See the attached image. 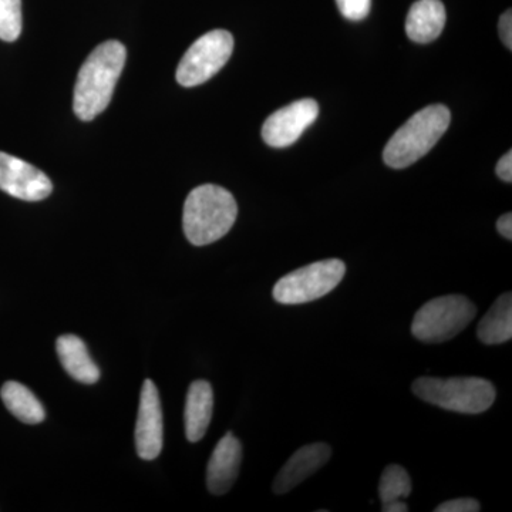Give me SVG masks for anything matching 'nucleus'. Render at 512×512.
I'll return each mask as SVG.
<instances>
[{
    "mask_svg": "<svg viewBox=\"0 0 512 512\" xmlns=\"http://www.w3.org/2000/svg\"><path fill=\"white\" fill-rule=\"evenodd\" d=\"M126 57V47L117 40L101 43L87 57L74 87V113L80 120H93L107 109Z\"/></svg>",
    "mask_w": 512,
    "mask_h": 512,
    "instance_id": "obj_1",
    "label": "nucleus"
},
{
    "mask_svg": "<svg viewBox=\"0 0 512 512\" xmlns=\"http://www.w3.org/2000/svg\"><path fill=\"white\" fill-rule=\"evenodd\" d=\"M238 205L234 195L220 185L194 188L184 204L185 237L195 247H204L225 237L237 221Z\"/></svg>",
    "mask_w": 512,
    "mask_h": 512,
    "instance_id": "obj_2",
    "label": "nucleus"
},
{
    "mask_svg": "<svg viewBox=\"0 0 512 512\" xmlns=\"http://www.w3.org/2000/svg\"><path fill=\"white\" fill-rule=\"evenodd\" d=\"M450 121V110L443 104L424 107L390 138L384 147V163L397 170L417 163L439 143Z\"/></svg>",
    "mask_w": 512,
    "mask_h": 512,
    "instance_id": "obj_3",
    "label": "nucleus"
},
{
    "mask_svg": "<svg viewBox=\"0 0 512 512\" xmlns=\"http://www.w3.org/2000/svg\"><path fill=\"white\" fill-rule=\"evenodd\" d=\"M413 393L423 402L463 414L487 412L497 397L494 384L481 377H419L414 380Z\"/></svg>",
    "mask_w": 512,
    "mask_h": 512,
    "instance_id": "obj_4",
    "label": "nucleus"
},
{
    "mask_svg": "<svg viewBox=\"0 0 512 512\" xmlns=\"http://www.w3.org/2000/svg\"><path fill=\"white\" fill-rule=\"evenodd\" d=\"M477 308L463 295L431 299L414 315L412 333L424 343H443L456 338L473 322Z\"/></svg>",
    "mask_w": 512,
    "mask_h": 512,
    "instance_id": "obj_5",
    "label": "nucleus"
},
{
    "mask_svg": "<svg viewBox=\"0 0 512 512\" xmlns=\"http://www.w3.org/2000/svg\"><path fill=\"white\" fill-rule=\"evenodd\" d=\"M345 274V262L340 259H325L296 269L279 279L272 295L282 305L313 302L336 289Z\"/></svg>",
    "mask_w": 512,
    "mask_h": 512,
    "instance_id": "obj_6",
    "label": "nucleus"
},
{
    "mask_svg": "<svg viewBox=\"0 0 512 512\" xmlns=\"http://www.w3.org/2000/svg\"><path fill=\"white\" fill-rule=\"evenodd\" d=\"M234 50V37L227 30H212L187 50L177 69V82L195 87L208 82L227 64Z\"/></svg>",
    "mask_w": 512,
    "mask_h": 512,
    "instance_id": "obj_7",
    "label": "nucleus"
},
{
    "mask_svg": "<svg viewBox=\"0 0 512 512\" xmlns=\"http://www.w3.org/2000/svg\"><path fill=\"white\" fill-rule=\"evenodd\" d=\"M319 116V104L313 99H303L275 111L262 127V138L268 146L285 148L292 146L315 123Z\"/></svg>",
    "mask_w": 512,
    "mask_h": 512,
    "instance_id": "obj_8",
    "label": "nucleus"
},
{
    "mask_svg": "<svg viewBox=\"0 0 512 512\" xmlns=\"http://www.w3.org/2000/svg\"><path fill=\"white\" fill-rule=\"evenodd\" d=\"M134 437L138 457L151 461L160 456L164 444L163 409L156 384L150 379L141 389Z\"/></svg>",
    "mask_w": 512,
    "mask_h": 512,
    "instance_id": "obj_9",
    "label": "nucleus"
},
{
    "mask_svg": "<svg viewBox=\"0 0 512 512\" xmlns=\"http://www.w3.org/2000/svg\"><path fill=\"white\" fill-rule=\"evenodd\" d=\"M0 190L23 201H42L53 191L52 181L35 165L0 151Z\"/></svg>",
    "mask_w": 512,
    "mask_h": 512,
    "instance_id": "obj_10",
    "label": "nucleus"
},
{
    "mask_svg": "<svg viewBox=\"0 0 512 512\" xmlns=\"http://www.w3.org/2000/svg\"><path fill=\"white\" fill-rule=\"evenodd\" d=\"M330 457H332V448L325 443H313L299 448L279 470L274 481V493L278 495L289 493L306 478L313 476L320 468L326 466Z\"/></svg>",
    "mask_w": 512,
    "mask_h": 512,
    "instance_id": "obj_11",
    "label": "nucleus"
},
{
    "mask_svg": "<svg viewBox=\"0 0 512 512\" xmlns=\"http://www.w3.org/2000/svg\"><path fill=\"white\" fill-rule=\"evenodd\" d=\"M241 463V441L229 431L212 451L207 467L208 491L214 495L227 494L237 481Z\"/></svg>",
    "mask_w": 512,
    "mask_h": 512,
    "instance_id": "obj_12",
    "label": "nucleus"
},
{
    "mask_svg": "<svg viewBox=\"0 0 512 512\" xmlns=\"http://www.w3.org/2000/svg\"><path fill=\"white\" fill-rule=\"evenodd\" d=\"M214 412V392L207 380H195L191 383L185 402V436L191 443L204 439L210 427Z\"/></svg>",
    "mask_w": 512,
    "mask_h": 512,
    "instance_id": "obj_13",
    "label": "nucleus"
},
{
    "mask_svg": "<svg viewBox=\"0 0 512 512\" xmlns=\"http://www.w3.org/2000/svg\"><path fill=\"white\" fill-rule=\"evenodd\" d=\"M446 19V8L441 0H417L407 15V36L423 45L433 42L443 32Z\"/></svg>",
    "mask_w": 512,
    "mask_h": 512,
    "instance_id": "obj_14",
    "label": "nucleus"
},
{
    "mask_svg": "<svg viewBox=\"0 0 512 512\" xmlns=\"http://www.w3.org/2000/svg\"><path fill=\"white\" fill-rule=\"evenodd\" d=\"M57 356L67 373L77 382L94 384L99 382L100 369L94 363L86 343L79 336L63 335L56 340Z\"/></svg>",
    "mask_w": 512,
    "mask_h": 512,
    "instance_id": "obj_15",
    "label": "nucleus"
},
{
    "mask_svg": "<svg viewBox=\"0 0 512 512\" xmlns=\"http://www.w3.org/2000/svg\"><path fill=\"white\" fill-rule=\"evenodd\" d=\"M477 336L484 345H501L512 338V295L503 293L478 323Z\"/></svg>",
    "mask_w": 512,
    "mask_h": 512,
    "instance_id": "obj_16",
    "label": "nucleus"
},
{
    "mask_svg": "<svg viewBox=\"0 0 512 512\" xmlns=\"http://www.w3.org/2000/svg\"><path fill=\"white\" fill-rule=\"evenodd\" d=\"M0 397L6 409L22 423L39 424L46 419L45 407L22 383L6 382L0 390Z\"/></svg>",
    "mask_w": 512,
    "mask_h": 512,
    "instance_id": "obj_17",
    "label": "nucleus"
},
{
    "mask_svg": "<svg viewBox=\"0 0 512 512\" xmlns=\"http://www.w3.org/2000/svg\"><path fill=\"white\" fill-rule=\"evenodd\" d=\"M412 488V478L402 466L390 464V466L384 468L379 484V495L382 504L410 497Z\"/></svg>",
    "mask_w": 512,
    "mask_h": 512,
    "instance_id": "obj_18",
    "label": "nucleus"
},
{
    "mask_svg": "<svg viewBox=\"0 0 512 512\" xmlns=\"http://www.w3.org/2000/svg\"><path fill=\"white\" fill-rule=\"evenodd\" d=\"M22 33V0H0V39L15 42Z\"/></svg>",
    "mask_w": 512,
    "mask_h": 512,
    "instance_id": "obj_19",
    "label": "nucleus"
},
{
    "mask_svg": "<svg viewBox=\"0 0 512 512\" xmlns=\"http://www.w3.org/2000/svg\"><path fill=\"white\" fill-rule=\"evenodd\" d=\"M336 3L340 13L353 22L365 19L372 8V0H336Z\"/></svg>",
    "mask_w": 512,
    "mask_h": 512,
    "instance_id": "obj_20",
    "label": "nucleus"
},
{
    "mask_svg": "<svg viewBox=\"0 0 512 512\" xmlns=\"http://www.w3.org/2000/svg\"><path fill=\"white\" fill-rule=\"evenodd\" d=\"M436 512H478L481 511V504L474 498H457L447 503L440 504L434 510Z\"/></svg>",
    "mask_w": 512,
    "mask_h": 512,
    "instance_id": "obj_21",
    "label": "nucleus"
},
{
    "mask_svg": "<svg viewBox=\"0 0 512 512\" xmlns=\"http://www.w3.org/2000/svg\"><path fill=\"white\" fill-rule=\"evenodd\" d=\"M500 35L503 39L504 45L511 50L512 47V13L507 10L500 19Z\"/></svg>",
    "mask_w": 512,
    "mask_h": 512,
    "instance_id": "obj_22",
    "label": "nucleus"
},
{
    "mask_svg": "<svg viewBox=\"0 0 512 512\" xmlns=\"http://www.w3.org/2000/svg\"><path fill=\"white\" fill-rule=\"evenodd\" d=\"M497 175L505 183H512V153L508 151L497 164Z\"/></svg>",
    "mask_w": 512,
    "mask_h": 512,
    "instance_id": "obj_23",
    "label": "nucleus"
},
{
    "mask_svg": "<svg viewBox=\"0 0 512 512\" xmlns=\"http://www.w3.org/2000/svg\"><path fill=\"white\" fill-rule=\"evenodd\" d=\"M497 229L504 238H507L508 241L512 239V214L508 212V214H504L503 217H500V220L497 221Z\"/></svg>",
    "mask_w": 512,
    "mask_h": 512,
    "instance_id": "obj_24",
    "label": "nucleus"
},
{
    "mask_svg": "<svg viewBox=\"0 0 512 512\" xmlns=\"http://www.w3.org/2000/svg\"><path fill=\"white\" fill-rule=\"evenodd\" d=\"M384 512H407L409 507L403 500L392 501V503L383 504Z\"/></svg>",
    "mask_w": 512,
    "mask_h": 512,
    "instance_id": "obj_25",
    "label": "nucleus"
}]
</instances>
